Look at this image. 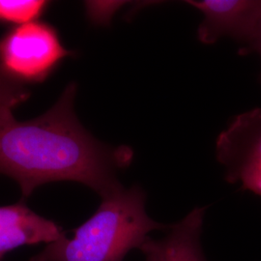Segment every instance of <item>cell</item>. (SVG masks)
Segmentation results:
<instances>
[{
  "label": "cell",
  "mask_w": 261,
  "mask_h": 261,
  "mask_svg": "<svg viewBox=\"0 0 261 261\" xmlns=\"http://www.w3.org/2000/svg\"><path fill=\"white\" fill-rule=\"evenodd\" d=\"M125 2L113 1V2H105V1H89L85 3L87 15L89 19L95 23L99 24H109L112 15L121 7Z\"/></svg>",
  "instance_id": "cell-10"
},
{
  "label": "cell",
  "mask_w": 261,
  "mask_h": 261,
  "mask_svg": "<svg viewBox=\"0 0 261 261\" xmlns=\"http://www.w3.org/2000/svg\"><path fill=\"white\" fill-rule=\"evenodd\" d=\"M145 211V194L140 186H121L102 197L96 212L74 230L61 237L29 261H123L140 249L151 231L168 228Z\"/></svg>",
  "instance_id": "cell-2"
},
{
  "label": "cell",
  "mask_w": 261,
  "mask_h": 261,
  "mask_svg": "<svg viewBox=\"0 0 261 261\" xmlns=\"http://www.w3.org/2000/svg\"><path fill=\"white\" fill-rule=\"evenodd\" d=\"M246 50L247 51H255L261 57V19L256 30H255V33L252 37V41Z\"/></svg>",
  "instance_id": "cell-11"
},
{
  "label": "cell",
  "mask_w": 261,
  "mask_h": 261,
  "mask_svg": "<svg viewBox=\"0 0 261 261\" xmlns=\"http://www.w3.org/2000/svg\"><path fill=\"white\" fill-rule=\"evenodd\" d=\"M73 55L56 28L40 20L12 28L0 38V67L22 84L45 82Z\"/></svg>",
  "instance_id": "cell-3"
},
{
  "label": "cell",
  "mask_w": 261,
  "mask_h": 261,
  "mask_svg": "<svg viewBox=\"0 0 261 261\" xmlns=\"http://www.w3.org/2000/svg\"><path fill=\"white\" fill-rule=\"evenodd\" d=\"M216 153L228 182L261 197V108L236 115L219 135Z\"/></svg>",
  "instance_id": "cell-4"
},
{
  "label": "cell",
  "mask_w": 261,
  "mask_h": 261,
  "mask_svg": "<svg viewBox=\"0 0 261 261\" xmlns=\"http://www.w3.org/2000/svg\"><path fill=\"white\" fill-rule=\"evenodd\" d=\"M30 96V92L25 84H20L7 75L0 67V105L10 109L25 102Z\"/></svg>",
  "instance_id": "cell-9"
},
{
  "label": "cell",
  "mask_w": 261,
  "mask_h": 261,
  "mask_svg": "<svg viewBox=\"0 0 261 261\" xmlns=\"http://www.w3.org/2000/svg\"><path fill=\"white\" fill-rule=\"evenodd\" d=\"M204 207H196L176 224L168 226L161 239H151L140 250L145 261H208L201 246Z\"/></svg>",
  "instance_id": "cell-7"
},
{
  "label": "cell",
  "mask_w": 261,
  "mask_h": 261,
  "mask_svg": "<svg viewBox=\"0 0 261 261\" xmlns=\"http://www.w3.org/2000/svg\"><path fill=\"white\" fill-rule=\"evenodd\" d=\"M48 5L45 0H0V22L19 27L37 21Z\"/></svg>",
  "instance_id": "cell-8"
},
{
  "label": "cell",
  "mask_w": 261,
  "mask_h": 261,
  "mask_svg": "<svg viewBox=\"0 0 261 261\" xmlns=\"http://www.w3.org/2000/svg\"><path fill=\"white\" fill-rule=\"evenodd\" d=\"M65 235L62 227L22 202L0 206V261L7 252L21 246L50 244Z\"/></svg>",
  "instance_id": "cell-6"
},
{
  "label": "cell",
  "mask_w": 261,
  "mask_h": 261,
  "mask_svg": "<svg viewBox=\"0 0 261 261\" xmlns=\"http://www.w3.org/2000/svg\"><path fill=\"white\" fill-rule=\"evenodd\" d=\"M75 94L76 84H68L47 112L24 121L0 105V174L19 184L23 198L51 182L81 183L102 197L122 186L117 172L133 150L96 140L75 115Z\"/></svg>",
  "instance_id": "cell-1"
},
{
  "label": "cell",
  "mask_w": 261,
  "mask_h": 261,
  "mask_svg": "<svg viewBox=\"0 0 261 261\" xmlns=\"http://www.w3.org/2000/svg\"><path fill=\"white\" fill-rule=\"evenodd\" d=\"M203 15L197 36L203 44H214L224 36L250 45L261 19V0H200L187 1Z\"/></svg>",
  "instance_id": "cell-5"
}]
</instances>
